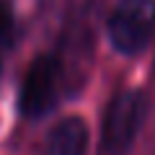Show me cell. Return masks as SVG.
I'll list each match as a JSON object with an SVG mask.
<instances>
[{"label":"cell","mask_w":155,"mask_h":155,"mask_svg":"<svg viewBox=\"0 0 155 155\" xmlns=\"http://www.w3.org/2000/svg\"><path fill=\"white\" fill-rule=\"evenodd\" d=\"M13 31H16V13H13L11 0H0V47L11 44Z\"/></svg>","instance_id":"cell-5"},{"label":"cell","mask_w":155,"mask_h":155,"mask_svg":"<svg viewBox=\"0 0 155 155\" xmlns=\"http://www.w3.org/2000/svg\"><path fill=\"white\" fill-rule=\"evenodd\" d=\"M147 98L142 91H122L106 106L101 122V153L104 155H127L142 127Z\"/></svg>","instance_id":"cell-1"},{"label":"cell","mask_w":155,"mask_h":155,"mask_svg":"<svg viewBox=\"0 0 155 155\" xmlns=\"http://www.w3.org/2000/svg\"><path fill=\"white\" fill-rule=\"evenodd\" d=\"M88 153V124L80 116H65L49 129L41 155H85Z\"/></svg>","instance_id":"cell-4"},{"label":"cell","mask_w":155,"mask_h":155,"mask_svg":"<svg viewBox=\"0 0 155 155\" xmlns=\"http://www.w3.org/2000/svg\"><path fill=\"white\" fill-rule=\"evenodd\" d=\"M62 62L54 54H39L28 65L18 91V114L23 119H41L60 101Z\"/></svg>","instance_id":"cell-2"},{"label":"cell","mask_w":155,"mask_h":155,"mask_svg":"<svg viewBox=\"0 0 155 155\" xmlns=\"http://www.w3.org/2000/svg\"><path fill=\"white\" fill-rule=\"evenodd\" d=\"M106 31L116 52H142L155 39V0H119L109 16Z\"/></svg>","instance_id":"cell-3"}]
</instances>
